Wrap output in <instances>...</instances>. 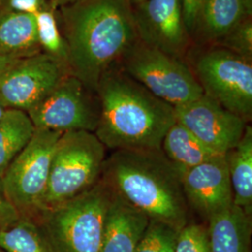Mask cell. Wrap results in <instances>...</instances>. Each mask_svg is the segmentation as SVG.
<instances>
[{
    "instance_id": "obj_19",
    "label": "cell",
    "mask_w": 252,
    "mask_h": 252,
    "mask_svg": "<svg viewBox=\"0 0 252 252\" xmlns=\"http://www.w3.org/2000/svg\"><path fill=\"white\" fill-rule=\"evenodd\" d=\"M234 205L252 213V128L247 126L238 144L226 153Z\"/></svg>"
},
{
    "instance_id": "obj_14",
    "label": "cell",
    "mask_w": 252,
    "mask_h": 252,
    "mask_svg": "<svg viewBox=\"0 0 252 252\" xmlns=\"http://www.w3.org/2000/svg\"><path fill=\"white\" fill-rule=\"evenodd\" d=\"M150 221V218L144 213L112 192L105 221L101 252H135Z\"/></svg>"
},
{
    "instance_id": "obj_12",
    "label": "cell",
    "mask_w": 252,
    "mask_h": 252,
    "mask_svg": "<svg viewBox=\"0 0 252 252\" xmlns=\"http://www.w3.org/2000/svg\"><path fill=\"white\" fill-rule=\"evenodd\" d=\"M131 9L140 41L182 60L188 55L190 36L181 0H145Z\"/></svg>"
},
{
    "instance_id": "obj_8",
    "label": "cell",
    "mask_w": 252,
    "mask_h": 252,
    "mask_svg": "<svg viewBox=\"0 0 252 252\" xmlns=\"http://www.w3.org/2000/svg\"><path fill=\"white\" fill-rule=\"evenodd\" d=\"M62 134L36 128L29 142L1 178L7 197L21 216L36 219L40 212L54 149Z\"/></svg>"
},
{
    "instance_id": "obj_31",
    "label": "cell",
    "mask_w": 252,
    "mask_h": 252,
    "mask_svg": "<svg viewBox=\"0 0 252 252\" xmlns=\"http://www.w3.org/2000/svg\"><path fill=\"white\" fill-rule=\"evenodd\" d=\"M244 4L247 8L248 12L252 15V0H243Z\"/></svg>"
},
{
    "instance_id": "obj_20",
    "label": "cell",
    "mask_w": 252,
    "mask_h": 252,
    "mask_svg": "<svg viewBox=\"0 0 252 252\" xmlns=\"http://www.w3.org/2000/svg\"><path fill=\"white\" fill-rule=\"evenodd\" d=\"M36 128L27 112L7 108L0 120V179L31 139Z\"/></svg>"
},
{
    "instance_id": "obj_9",
    "label": "cell",
    "mask_w": 252,
    "mask_h": 252,
    "mask_svg": "<svg viewBox=\"0 0 252 252\" xmlns=\"http://www.w3.org/2000/svg\"><path fill=\"white\" fill-rule=\"evenodd\" d=\"M35 128L59 132L94 133L100 118L96 93L71 74L64 77L45 97L27 111Z\"/></svg>"
},
{
    "instance_id": "obj_34",
    "label": "cell",
    "mask_w": 252,
    "mask_h": 252,
    "mask_svg": "<svg viewBox=\"0 0 252 252\" xmlns=\"http://www.w3.org/2000/svg\"><path fill=\"white\" fill-rule=\"evenodd\" d=\"M0 252H5V251H4V250H3V249H1V248H0Z\"/></svg>"
},
{
    "instance_id": "obj_4",
    "label": "cell",
    "mask_w": 252,
    "mask_h": 252,
    "mask_svg": "<svg viewBox=\"0 0 252 252\" xmlns=\"http://www.w3.org/2000/svg\"><path fill=\"white\" fill-rule=\"evenodd\" d=\"M112 192L100 180L75 198L44 209L35 220L53 252H101Z\"/></svg>"
},
{
    "instance_id": "obj_33",
    "label": "cell",
    "mask_w": 252,
    "mask_h": 252,
    "mask_svg": "<svg viewBox=\"0 0 252 252\" xmlns=\"http://www.w3.org/2000/svg\"><path fill=\"white\" fill-rule=\"evenodd\" d=\"M128 3H129V5L132 7V6H135V5H137V4H139V3H141V2H143L145 0H126Z\"/></svg>"
},
{
    "instance_id": "obj_30",
    "label": "cell",
    "mask_w": 252,
    "mask_h": 252,
    "mask_svg": "<svg viewBox=\"0 0 252 252\" xmlns=\"http://www.w3.org/2000/svg\"><path fill=\"white\" fill-rule=\"evenodd\" d=\"M15 61V60H14ZM13 61H10L8 60L6 58H3V57H0V76L5 72V70L9 67L10 65V63H12Z\"/></svg>"
},
{
    "instance_id": "obj_28",
    "label": "cell",
    "mask_w": 252,
    "mask_h": 252,
    "mask_svg": "<svg viewBox=\"0 0 252 252\" xmlns=\"http://www.w3.org/2000/svg\"><path fill=\"white\" fill-rule=\"evenodd\" d=\"M202 1L203 0H181L184 22L190 38Z\"/></svg>"
},
{
    "instance_id": "obj_21",
    "label": "cell",
    "mask_w": 252,
    "mask_h": 252,
    "mask_svg": "<svg viewBox=\"0 0 252 252\" xmlns=\"http://www.w3.org/2000/svg\"><path fill=\"white\" fill-rule=\"evenodd\" d=\"M0 248L7 252H53L36 220L23 216L0 230Z\"/></svg>"
},
{
    "instance_id": "obj_25",
    "label": "cell",
    "mask_w": 252,
    "mask_h": 252,
    "mask_svg": "<svg viewBox=\"0 0 252 252\" xmlns=\"http://www.w3.org/2000/svg\"><path fill=\"white\" fill-rule=\"evenodd\" d=\"M174 252H210L207 230L187 223L178 232Z\"/></svg>"
},
{
    "instance_id": "obj_6",
    "label": "cell",
    "mask_w": 252,
    "mask_h": 252,
    "mask_svg": "<svg viewBox=\"0 0 252 252\" xmlns=\"http://www.w3.org/2000/svg\"><path fill=\"white\" fill-rule=\"evenodd\" d=\"M189 57V67L204 94L247 123L252 121V60L216 46Z\"/></svg>"
},
{
    "instance_id": "obj_22",
    "label": "cell",
    "mask_w": 252,
    "mask_h": 252,
    "mask_svg": "<svg viewBox=\"0 0 252 252\" xmlns=\"http://www.w3.org/2000/svg\"><path fill=\"white\" fill-rule=\"evenodd\" d=\"M36 36L41 52L66 63L67 49L60 30L55 9L52 7L36 13Z\"/></svg>"
},
{
    "instance_id": "obj_29",
    "label": "cell",
    "mask_w": 252,
    "mask_h": 252,
    "mask_svg": "<svg viewBox=\"0 0 252 252\" xmlns=\"http://www.w3.org/2000/svg\"><path fill=\"white\" fill-rule=\"evenodd\" d=\"M50 5L54 8V9H58V8H61L63 6H66V5H70L73 3H76L80 0H48Z\"/></svg>"
},
{
    "instance_id": "obj_23",
    "label": "cell",
    "mask_w": 252,
    "mask_h": 252,
    "mask_svg": "<svg viewBox=\"0 0 252 252\" xmlns=\"http://www.w3.org/2000/svg\"><path fill=\"white\" fill-rule=\"evenodd\" d=\"M178 230L152 220L135 252H174Z\"/></svg>"
},
{
    "instance_id": "obj_5",
    "label": "cell",
    "mask_w": 252,
    "mask_h": 252,
    "mask_svg": "<svg viewBox=\"0 0 252 252\" xmlns=\"http://www.w3.org/2000/svg\"><path fill=\"white\" fill-rule=\"evenodd\" d=\"M106 161L107 148L94 133H63L54 149L40 211L61 205L94 186Z\"/></svg>"
},
{
    "instance_id": "obj_1",
    "label": "cell",
    "mask_w": 252,
    "mask_h": 252,
    "mask_svg": "<svg viewBox=\"0 0 252 252\" xmlns=\"http://www.w3.org/2000/svg\"><path fill=\"white\" fill-rule=\"evenodd\" d=\"M69 72L96 93L102 75L138 42L126 0H80L55 9Z\"/></svg>"
},
{
    "instance_id": "obj_32",
    "label": "cell",
    "mask_w": 252,
    "mask_h": 252,
    "mask_svg": "<svg viewBox=\"0 0 252 252\" xmlns=\"http://www.w3.org/2000/svg\"><path fill=\"white\" fill-rule=\"evenodd\" d=\"M6 109H7V108H5V106L3 105L2 101L0 100V120H1V118L3 117V115H4L5 111H6Z\"/></svg>"
},
{
    "instance_id": "obj_15",
    "label": "cell",
    "mask_w": 252,
    "mask_h": 252,
    "mask_svg": "<svg viewBox=\"0 0 252 252\" xmlns=\"http://www.w3.org/2000/svg\"><path fill=\"white\" fill-rule=\"evenodd\" d=\"M247 16L243 0H203L191 37L213 45Z\"/></svg>"
},
{
    "instance_id": "obj_13",
    "label": "cell",
    "mask_w": 252,
    "mask_h": 252,
    "mask_svg": "<svg viewBox=\"0 0 252 252\" xmlns=\"http://www.w3.org/2000/svg\"><path fill=\"white\" fill-rule=\"evenodd\" d=\"M181 184L188 206L207 220L234 205L226 154L189 170Z\"/></svg>"
},
{
    "instance_id": "obj_16",
    "label": "cell",
    "mask_w": 252,
    "mask_h": 252,
    "mask_svg": "<svg viewBox=\"0 0 252 252\" xmlns=\"http://www.w3.org/2000/svg\"><path fill=\"white\" fill-rule=\"evenodd\" d=\"M210 252H249L252 216L233 205L208 220Z\"/></svg>"
},
{
    "instance_id": "obj_2",
    "label": "cell",
    "mask_w": 252,
    "mask_h": 252,
    "mask_svg": "<svg viewBox=\"0 0 252 252\" xmlns=\"http://www.w3.org/2000/svg\"><path fill=\"white\" fill-rule=\"evenodd\" d=\"M100 118L94 132L104 146L118 150H160L176 123L174 107L159 99L116 64L100 78Z\"/></svg>"
},
{
    "instance_id": "obj_24",
    "label": "cell",
    "mask_w": 252,
    "mask_h": 252,
    "mask_svg": "<svg viewBox=\"0 0 252 252\" xmlns=\"http://www.w3.org/2000/svg\"><path fill=\"white\" fill-rule=\"evenodd\" d=\"M252 59V16H247L213 45Z\"/></svg>"
},
{
    "instance_id": "obj_10",
    "label": "cell",
    "mask_w": 252,
    "mask_h": 252,
    "mask_svg": "<svg viewBox=\"0 0 252 252\" xmlns=\"http://www.w3.org/2000/svg\"><path fill=\"white\" fill-rule=\"evenodd\" d=\"M69 74L66 63L44 53L15 60L0 76V100L27 112Z\"/></svg>"
},
{
    "instance_id": "obj_17",
    "label": "cell",
    "mask_w": 252,
    "mask_h": 252,
    "mask_svg": "<svg viewBox=\"0 0 252 252\" xmlns=\"http://www.w3.org/2000/svg\"><path fill=\"white\" fill-rule=\"evenodd\" d=\"M39 53L35 16L0 7V57L14 61Z\"/></svg>"
},
{
    "instance_id": "obj_7",
    "label": "cell",
    "mask_w": 252,
    "mask_h": 252,
    "mask_svg": "<svg viewBox=\"0 0 252 252\" xmlns=\"http://www.w3.org/2000/svg\"><path fill=\"white\" fill-rule=\"evenodd\" d=\"M153 95L179 107L204 94L194 74L184 60L138 40L118 63Z\"/></svg>"
},
{
    "instance_id": "obj_26",
    "label": "cell",
    "mask_w": 252,
    "mask_h": 252,
    "mask_svg": "<svg viewBox=\"0 0 252 252\" xmlns=\"http://www.w3.org/2000/svg\"><path fill=\"white\" fill-rule=\"evenodd\" d=\"M0 7L19 13L36 15L52 6L48 0H0Z\"/></svg>"
},
{
    "instance_id": "obj_18",
    "label": "cell",
    "mask_w": 252,
    "mask_h": 252,
    "mask_svg": "<svg viewBox=\"0 0 252 252\" xmlns=\"http://www.w3.org/2000/svg\"><path fill=\"white\" fill-rule=\"evenodd\" d=\"M161 151L181 179L193 167L220 155L209 150L177 121L163 136Z\"/></svg>"
},
{
    "instance_id": "obj_11",
    "label": "cell",
    "mask_w": 252,
    "mask_h": 252,
    "mask_svg": "<svg viewBox=\"0 0 252 252\" xmlns=\"http://www.w3.org/2000/svg\"><path fill=\"white\" fill-rule=\"evenodd\" d=\"M174 110L178 123L220 155H225L238 144L249 124L206 94Z\"/></svg>"
},
{
    "instance_id": "obj_3",
    "label": "cell",
    "mask_w": 252,
    "mask_h": 252,
    "mask_svg": "<svg viewBox=\"0 0 252 252\" xmlns=\"http://www.w3.org/2000/svg\"><path fill=\"white\" fill-rule=\"evenodd\" d=\"M100 180L152 220L178 231L188 223L181 177L161 149L113 151Z\"/></svg>"
},
{
    "instance_id": "obj_27",
    "label": "cell",
    "mask_w": 252,
    "mask_h": 252,
    "mask_svg": "<svg viewBox=\"0 0 252 252\" xmlns=\"http://www.w3.org/2000/svg\"><path fill=\"white\" fill-rule=\"evenodd\" d=\"M21 217L18 210L6 195L2 180L0 179V230L15 222Z\"/></svg>"
}]
</instances>
